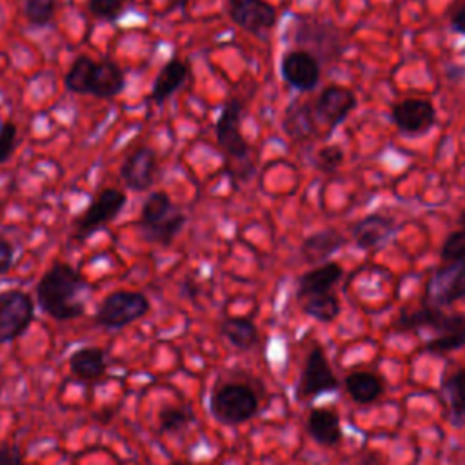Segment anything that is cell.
Listing matches in <instances>:
<instances>
[{
  "label": "cell",
  "instance_id": "603a6c76",
  "mask_svg": "<svg viewBox=\"0 0 465 465\" xmlns=\"http://www.w3.org/2000/svg\"><path fill=\"white\" fill-rule=\"evenodd\" d=\"M305 427L309 436L323 447H336L343 438L340 416L334 409H327V407L311 409L307 414Z\"/></svg>",
  "mask_w": 465,
  "mask_h": 465
},
{
  "label": "cell",
  "instance_id": "f35d334b",
  "mask_svg": "<svg viewBox=\"0 0 465 465\" xmlns=\"http://www.w3.org/2000/svg\"><path fill=\"white\" fill-rule=\"evenodd\" d=\"M182 294L193 300V298L198 294V285H193V282L185 280V282H183V285H182Z\"/></svg>",
  "mask_w": 465,
  "mask_h": 465
},
{
  "label": "cell",
  "instance_id": "d6a6232c",
  "mask_svg": "<svg viewBox=\"0 0 465 465\" xmlns=\"http://www.w3.org/2000/svg\"><path fill=\"white\" fill-rule=\"evenodd\" d=\"M440 256L443 262L465 260V227L450 232L441 243Z\"/></svg>",
  "mask_w": 465,
  "mask_h": 465
},
{
  "label": "cell",
  "instance_id": "f1b7e54d",
  "mask_svg": "<svg viewBox=\"0 0 465 465\" xmlns=\"http://www.w3.org/2000/svg\"><path fill=\"white\" fill-rule=\"evenodd\" d=\"M194 421V411L189 405H165L158 412V427L165 434H178Z\"/></svg>",
  "mask_w": 465,
  "mask_h": 465
},
{
  "label": "cell",
  "instance_id": "9c48e42d",
  "mask_svg": "<svg viewBox=\"0 0 465 465\" xmlns=\"http://www.w3.org/2000/svg\"><path fill=\"white\" fill-rule=\"evenodd\" d=\"M127 194L118 187H104L73 222V240L85 242L111 223L125 207Z\"/></svg>",
  "mask_w": 465,
  "mask_h": 465
},
{
  "label": "cell",
  "instance_id": "d6986e66",
  "mask_svg": "<svg viewBox=\"0 0 465 465\" xmlns=\"http://www.w3.org/2000/svg\"><path fill=\"white\" fill-rule=\"evenodd\" d=\"M440 398L445 407L447 421L456 429L465 427V365L443 374Z\"/></svg>",
  "mask_w": 465,
  "mask_h": 465
},
{
  "label": "cell",
  "instance_id": "5bb4252c",
  "mask_svg": "<svg viewBox=\"0 0 465 465\" xmlns=\"http://www.w3.org/2000/svg\"><path fill=\"white\" fill-rule=\"evenodd\" d=\"M391 120L407 136L425 134L436 124V107L427 98H403L392 105Z\"/></svg>",
  "mask_w": 465,
  "mask_h": 465
},
{
  "label": "cell",
  "instance_id": "30bf717a",
  "mask_svg": "<svg viewBox=\"0 0 465 465\" xmlns=\"http://www.w3.org/2000/svg\"><path fill=\"white\" fill-rule=\"evenodd\" d=\"M465 298V260L447 262L425 282L421 305L445 309Z\"/></svg>",
  "mask_w": 465,
  "mask_h": 465
},
{
  "label": "cell",
  "instance_id": "3957f363",
  "mask_svg": "<svg viewBox=\"0 0 465 465\" xmlns=\"http://www.w3.org/2000/svg\"><path fill=\"white\" fill-rule=\"evenodd\" d=\"M392 332H420L421 329L432 331L425 341L423 351L432 354H447L465 345V314L445 312L443 309L421 305L414 311H401L392 322Z\"/></svg>",
  "mask_w": 465,
  "mask_h": 465
},
{
  "label": "cell",
  "instance_id": "4316f807",
  "mask_svg": "<svg viewBox=\"0 0 465 465\" xmlns=\"http://www.w3.org/2000/svg\"><path fill=\"white\" fill-rule=\"evenodd\" d=\"M220 334L238 351H251L260 341L256 323L247 316H227L220 322Z\"/></svg>",
  "mask_w": 465,
  "mask_h": 465
},
{
  "label": "cell",
  "instance_id": "ffe728a7",
  "mask_svg": "<svg viewBox=\"0 0 465 465\" xmlns=\"http://www.w3.org/2000/svg\"><path fill=\"white\" fill-rule=\"evenodd\" d=\"M347 243V236L334 227H325L305 236L300 245V256L309 265H320L329 262Z\"/></svg>",
  "mask_w": 465,
  "mask_h": 465
},
{
  "label": "cell",
  "instance_id": "ab89813d",
  "mask_svg": "<svg viewBox=\"0 0 465 465\" xmlns=\"http://www.w3.org/2000/svg\"><path fill=\"white\" fill-rule=\"evenodd\" d=\"M447 74L450 80H460L463 74H465V69L463 67H458V65H450L447 69Z\"/></svg>",
  "mask_w": 465,
  "mask_h": 465
},
{
  "label": "cell",
  "instance_id": "277c9868",
  "mask_svg": "<svg viewBox=\"0 0 465 465\" xmlns=\"http://www.w3.org/2000/svg\"><path fill=\"white\" fill-rule=\"evenodd\" d=\"M263 385L247 376L245 380H218L209 396V412L222 425H242L260 411Z\"/></svg>",
  "mask_w": 465,
  "mask_h": 465
},
{
  "label": "cell",
  "instance_id": "8992f818",
  "mask_svg": "<svg viewBox=\"0 0 465 465\" xmlns=\"http://www.w3.org/2000/svg\"><path fill=\"white\" fill-rule=\"evenodd\" d=\"M187 216L165 191H153L142 203L140 234L145 242L167 247L183 231Z\"/></svg>",
  "mask_w": 465,
  "mask_h": 465
},
{
  "label": "cell",
  "instance_id": "5b68a950",
  "mask_svg": "<svg viewBox=\"0 0 465 465\" xmlns=\"http://www.w3.org/2000/svg\"><path fill=\"white\" fill-rule=\"evenodd\" d=\"M125 74L113 60H93L87 54L74 58L64 74V87L73 94H89L113 100L125 89Z\"/></svg>",
  "mask_w": 465,
  "mask_h": 465
},
{
  "label": "cell",
  "instance_id": "8d00e7d4",
  "mask_svg": "<svg viewBox=\"0 0 465 465\" xmlns=\"http://www.w3.org/2000/svg\"><path fill=\"white\" fill-rule=\"evenodd\" d=\"M449 27L452 33L460 35V36H465V0L460 4V7L452 13L450 16V22H449Z\"/></svg>",
  "mask_w": 465,
  "mask_h": 465
},
{
  "label": "cell",
  "instance_id": "8fae6325",
  "mask_svg": "<svg viewBox=\"0 0 465 465\" xmlns=\"http://www.w3.org/2000/svg\"><path fill=\"white\" fill-rule=\"evenodd\" d=\"M35 320V302L20 289L0 292V343L18 340Z\"/></svg>",
  "mask_w": 465,
  "mask_h": 465
},
{
  "label": "cell",
  "instance_id": "74e56055",
  "mask_svg": "<svg viewBox=\"0 0 465 465\" xmlns=\"http://www.w3.org/2000/svg\"><path fill=\"white\" fill-rule=\"evenodd\" d=\"M360 465H385V463H383L381 454H378L376 450H367V452H363Z\"/></svg>",
  "mask_w": 465,
  "mask_h": 465
},
{
  "label": "cell",
  "instance_id": "52a82bcc",
  "mask_svg": "<svg viewBox=\"0 0 465 465\" xmlns=\"http://www.w3.org/2000/svg\"><path fill=\"white\" fill-rule=\"evenodd\" d=\"M292 42L298 45L296 49L311 53L322 65H329L340 60L347 47V38L332 22L318 20L312 16L296 18Z\"/></svg>",
  "mask_w": 465,
  "mask_h": 465
},
{
  "label": "cell",
  "instance_id": "ac0fdd59",
  "mask_svg": "<svg viewBox=\"0 0 465 465\" xmlns=\"http://www.w3.org/2000/svg\"><path fill=\"white\" fill-rule=\"evenodd\" d=\"M158 156L149 145H140L127 154L120 167V180L131 191H149L156 180Z\"/></svg>",
  "mask_w": 465,
  "mask_h": 465
},
{
  "label": "cell",
  "instance_id": "2e32d148",
  "mask_svg": "<svg viewBox=\"0 0 465 465\" xmlns=\"http://www.w3.org/2000/svg\"><path fill=\"white\" fill-rule=\"evenodd\" d=\"M356 104V94L351 89L332 84L320 91L312 104V109L316 120L325 124L329 133H332L336 127H340V124H343L349 118Z\"/></svg>",
  "mask_w": 465,
  "mask_h": 465
},
{
  "label": "cell",
  "instance_id": "44dd1931",
  "mask_svg": "<svg viewBox=\"0 0 465 465\" xmlns=\"http://www.w3.org/2000/svg\"><path fill=\"white\" fill-rule=\"evenodd\" d=\"M343 267L338 262H325L314 265L312 269L305 271L296 282V298L302 302L305 298L331 292L332 287L341 280Z\"/></svg>",
  "mask_w": 465,
  "mask_h": 465
},
{
  "label": "cell",
  "instance_id": "ee69618b",
  "mask_svg": "<svg viewBox=\"0 0 465 465\" xmlns=\"http://www.w3.org/2000/svg\"><path fill=\"white\" fill-rule=\"evenodd\" d=\"M0 394H2V381H0Z\"/></svg>",
  "mask_w": 465,
  "mask_h": 465
},
{
  "label": "cell",
  "instance_id": "9a60e30c",
  "mask_svg": "<svg viewBox=\"0 0 465 465\" xmlns=\"http://www.w3.org/2000/svg\"><path fill=\"white\" fill-rule=\"evenodd\" d=\"M280 73L289 87L300 93H311L320 84L322 64L303 49H291L282 56Z\"/></svg>",
  "mask_w": 465,
  "mask_h": 465
},
{
  "label": "cell",
  "instance_id": "4fadbf2b",
  "mask_svg": "<svg viewBox=\"0 0 465 465\" xmlns=\"http://www.w3.org/2000/svg\"><path fill=\"white\" fill-rule=\"evenodd\" d=\"M227 15L242 31L263 38L278 22L276 7L267 0H227Z\"/></svg>",
  "mask_w": 465,
  "mask_h": 465
},
{
  "label": "cell",
  "instance_id": "d590c367",
  "mask_svg": "<svg viewBox=\"0 0 465 465\" xmlns=\"http://www.w3.org/2000/svg\"><path fill=\"white\" fill-rule=\"evenodd\" d=\"M0 465H22V450L16 443H0Z\"/></svg>",
  "mask_w": 465,
  "mask_h": 465
},
{
  "label": "cell",
  "instance_id": "e575fe53",
  "mask_svg": "<svg viewBox=\"0 0 465 465\" xmlns=\"http://www.w3.org/2000/svg\"><path fill=\"white\" fill-rule=\"evenodd\" d=\"M15 256H16V249L15 245L0 234V276L7 274L15 263Z\"/></svg>",
  "mask_w": 465,
  "mask_h": 465
},
{
  "label": "cell",
  "instance_id": "ba28073f",
  "mask_svg": "<svg viewBox=\"0 0 465 465\" xmlns=\"http://www.w3.org/2000/svg\"><path fill=\"white\" fill-rule=\"evenodd\" d=\"M151 311L149 298L140 291H114L109 292L96 307L93 316L98 327L118 331L138 320Z\"/></svg>",
  "mask_w": 465,
  "mask_h": 465
},
{
  "label": "cell",
  "instance_id": "b9f144b4",
  "mask_svg": "<svg viewBox=\"0 0 465 465\" xmlns=\"http://www.w3.org/2000/svg\"><path fill=\"white\" fill-rule=\"evenodd\" d=\"M458 225L465 227V209H461V211H460V214H458Z\"/></svg>",
  "mask_w": 465,
  "mask_h": 465
},
{
  "label": "cell",
  "instance_id": "6da1fadb",
  "mask_svg": "<svg viewBox=\"0 0 465 465\" xmlns=\"http://www.w3.org/2000/svg\"><path fill=\"white\" fill-rule=\"evenodd\" d=\"M91 285L71 263H53L36 283V303L56 322H69L85 312Z\"/></svg>",
  "mask_w": 465,
  "mask_h": 465
},
{
  "label": "cell",
  "instance_id": "83f0119b",
  "mask_svg": "<svg viewBox=\"0 0 465 465\" xmlns=\"http://www.w3.org/2000/svg\"><path fill=\"white\" fill-rule=\"evenodd\" d=\"M302 311H303V314H307L309 318H312L316 322L331 323L340 316L341 305H340L338 296L331 291L325 294H316V296L302 300Z\"/></svg>",
  "mask_w": 465,
  "mask_h": 465
},
{
  "label": "cell",
  "instance_id": "cb8c5ba5",
  "mask_svg": "<svg viewBox=\"0 0 465 465\" xmlns=\"http://www.w3.org/2000/svg\"><path fill=\"white\" fill-rule=\"evenodd\" d=\"M283 133L294 142H307L318 134V120L312 104L292 102L282 120Z\"/></svg>",
  "mask_w": 465,
  "mask_h": 465
},
{
  "label": "cell",
  "instance_id": "60d3db41",
  "mask_svg": "<svg viewBox=\"0 0 465 465\" xmlns=\"http://www.w3.org/2000/svg\"><path fill=\"white\" fill-rule=\"evenodd\" d=\"M187 4H189V0H167V11L183 9Z\"/></svg>",
  "mask_w": 465,
  "mask_h": 465
},
{
  "label": "cell",
  "instance_id": "7402d4cb",
  "mask_svg": "<svg viewBox=\"0 0 465 465\" xmlns=\"http://www.w3.org/2000/svg\"><path fill=\"white\" fill-rule=\"evenodd\" d=\"M189 74H191V71H189V64L185 60H180V58L167 60L153 82L149 100L154 105H163L176 91H180L183 87Z\"/></svg>",
  "mask_w": 465,
  "mask_h": 465
},
{
  "label": "cell",
  "instance_id": "f546056e",
  "mask_svg": "<svg viewBox=\"0 0 465 465\" xmlns=\"http://www.w3.org/2000/svg\"><path fill=\"white\" fill-rule=\"evenodd\" d=\"M56 9L58 0H25L24 16L33 27L44 29L53 24Z\"/></svg>",
  "mask_w": 465,
  "mask_h": 465
},
{
  "label": "cell",
  "instance_id": "7bdbcfd3",
  "mask_svg": "<svg viewBox=\"0 0 465 465\" xmlns=\"http://www.w3.org/2000/svg\"><path fill=\"white\" fill-rule=\"evenodd\" d=\"M171 465H187V463H182V461H174V463H171Z\"/></svg>",
  "mask_w": 465,
  "mask_h": 465
},
{
  "label": "cell",
  "instance_id": "e0dca14e",
  "mask_svg": "<svg viewBox=\"0 0 465 465\" xmlns=\"http://www.w3.org/2000/svg\"><path fill=\"white\" fill-rule=\"evenodd\" d=\"M401 229V225L396 222V218L389 214H380V213H371L360 220H356L349 232L351 240L358 249L363 251H376L385 247L396 232Z\"/></svg>",
  "mask_w": 465,
  "mask_h": 465
},
{
  "label": "cell",
  "instance_id": "7a4b0ae2",
  "mask_svg": "<svg viewBox=\"0 0 465 465\" xmlns=\"http://www.w3.org/2000/svg\"><path fill=\"white\" fill-rule=\"evenodd\" d=\"M243 104L240 98H227L214 124L216 143L225 160V174L232 183L249 182L256 173L254 149L242 134Z\"/></svg>",
  "mask_w": 465,
  "mask_h": 465
},
{
  "label": "cell",
  "instance_id": "484cf974",
  "mask_svg": "<svg viewBox=\"0 0 465 465\" xmlns=\"http://www.w3.org/2000/svg\"><path fill=\"white\" fill-rule=\"evenodd\" d=\"M345 391L349 394V398L358 403V405H371L376 400H380V396L385 391L383 380L369 371H352L345 376L343 380Z\"/></svg>",
  "mask_w": 465,
  "mask_h": 465
},
{
  "label": "cell",
  "instance_id": "7c38bea8",
  "mask_svg": "<svg viewBox=\"0 0 465 465\" xmlns=\"http://www.w3.org/2000/svg\"><path fill=\"white\" fill-rule=\"evenodd\" d=\"M340 387V381L320 345H314L303 361L300 380L296 385L298 400H314L325 392H332Z\"/></svg>",
  "mask_w": 465,
  "mask_h": 465
},
{
  "label": "cell",
  "instance_id": "d4e9b609",
  "mask_svg": "<svg viewBox=\"0 0 465 465\" xmlns=\"http://www.w3.org/2000/svg\"><path fill=\"white\" fill-rule=\"evenodd\" d=\"M69 371L84 383L96 381L107 371V354L104 349L94 345L80 347L69 356Z\"/></svg>",
  "mask_w": 465,
  "mask_h": 465
},
{
  "label": "cell",
  "instance_id": "4dcf8cb0",
  "mask_svg": "<svg viewBox=\"0 0 465 465\" xmlns=\"http://www.w3.org/2000/svg\"><path fill=\"white\" fill-rule=\"evenodd\" d=\"M129 0H85V7L94 20L116 24L127 13Z\"/></svg>",
  "mask_w": 465,
  "mask_h": 465
},
{
  "label": "cell",
  "instance_id": "836d02e7",
  "mask_svg": "<svg viewBox=\"0 0 465 465\" xmlns=\"http://www.w3.org/2000/svg\"><path fill=\"white\" fill-rule=\"evenodd\" d=\"M18 145V129L13 122H0V165L5 163Z\"/></svg>",
  "mask_w": 465,
  "mask_h": 465
},
{
  "label": "cell",
  "instance_id": "1f68e13d",
  "mask_svg": "<svg viewBox=\"0 0 465 465\" xmlns=\"http://www.w3.org/2000/svg\"><path fill=\"white\" fill-rule=\"evenodd\" d=\"M343 160H345L343 149L338 143H329L316 151L314 167L325 174H331V173L338 171V167L343 163Z\"/></svg>",
  "mask_w": 465,
  "mask_h": 465
}]
</instances>
